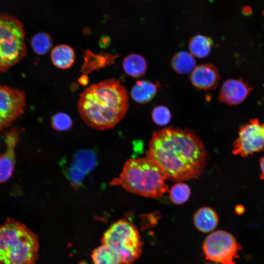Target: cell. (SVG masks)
Wrapping results in <instances>:
<instances>
[{
  "mask_svg": "<svg viewBox=\"0 0 264 264\" xmlns=\"http://www.w3.org/2000/svg\"><path fill=\"white\" fill-rule=\"evenodd\" d=\"M146 156L159 167L167 179L176 182L198 178L208 160L205 146L197 134L172 127L153 132Z\"/></svg>",
  "mask_w": 264,
  "mask_h": 264,
  "instance_id": "6da1fadb",
  "label": "cell"
},
{
  "mask_svg": "<svg viewBox=\"0 0 264 264\" xmlns=\"http://www.w3.org/2000/svg\"><path fill=\"white\" fill-rule=\"evenodd\" d=\"M128 108V91L114 78L90 85L81 93L78 101V110L85 123L99 130L115 127Z\"/></svg>",
  "mask_w": 264,
  "mask_h": 264,
  "instance_id": "7a4b0ae2",
  "label": "cell"
},
{
  "mask_svg": "<svg viewBox=\"0 0 264 264\" xmlns=\"http://www.w3.org/2000/svg\"><path fill=\"white\" fill-rule=\"evenodd\" d=\"M165 176L147 156L127 160L119 176L110 183L142 197H161L169 191Z\"/></svg>",
  "mask_w": 264,
  "mask_h": 264,
  "instance_id": "3957f363",
  "label": "cell"
},
{
  "mask_svg": "<svg viewBox=\"0 0 264 264\" xmlns=\"http://www.w3.org/2000/svg\"><path fill=\"white\" fill-rule=\"evenodd\" d=\"M38 236L24 224L7 218L0 225V264H35Z\"/></svg>",
  "mask_w": 264,
  "mask_h": 264,
  "instance_id": "277c9868",
  "label": "cell"
},
{
  "mask_svg": "<svg viewBox=\"0 0 264 264\" xmlns=\"http://www.w3.org/2000/svg\"><path fill=\"white\" fill-rule=\"evenodd\" d=\"M101 242L115 253L120 264H132L142 252L143 242L137 228L125 219L111 224L104 233Z\"/></svg>",
  "mask_w": 264,
  "mask_h": 264,
  "instance_id": "5b68a950",
  "label": "cell"
},
{
  "mask_svg": "<svg viewBox=\"0 0 264 264\" xmlns=\"http://www.w3.org/2000/svg\"><path fill=\"white\" fill-rule=\"evenodd\" d=\"M22 22L7 14H0V72L7 71L27 53Z\"/></svg>",
  "mask_w": 264,
  "mask_h": 264,
  "instance_id": "8992f818",
  "label": "cell"
},
{
  "mask_svg": "<svg viewBox=\"0 0 264 264\" xmlns=\"http://www.w3.org/2000/svg\"><path fill=\"white\" fill-rule=\"evenodd\" d=\"M206 259L218 264H237L241 245L235 237L224 230H217L209 234L202 244Z\"/></svg>",
  "mask_w": 264,
  "mask_h": 264,
  "instance_id": "52a82bcc",
  "label": "cell"
},
{
  "mask_svg": "<svg viewBox=\"0 0 264 264\" xmlns=\"http://www.w3.org/2000/svg\"><path fill=\"white\" fill-rule=\"evenodd\" d=\"M261 152H264V122L251 119L240 128L232 153L244 157Z\"/></svg>",
  "mask_w": 264,
  "mask_h": 264,
  "instance_id": "ba28073f",
  "label": "cell"
},
{
  "mask_svg": "<svg viewBox=\"0 0 264 264\" xmlns=\"http://www.w3.org/2000/svg\"><path fill=\"white\" fill-rule=\"evenodd\" d=\"M25 105L23 91L0 85V132L11 126L23 114Z\"/></svg>",
  "mask_w": 264,
  "mask_h": 264,
  "instance_id": "9c48e42d",
  "label": "cell"
},
{
  "mask_svg": "<svg viewBox=\"0 0 264 264\" xmlns=\"http://www.w3.org/2000/svg\"><path fill=\"white\" fill-rule=\"evenodd\" d=\"M252 90L249 85L241 79H229L225 81L220 89L218 99L230 106L242 102Z\"/></svg>",
  "mask_w": 264,
  "mask_h": 264,
  "instance_id": "30bf717a",
  "label": "cell"
},
{
  "mask_svg": "<svg viewBox=\"0 0 264 264\" xmlns=\"http://www.w3.org/2000/svg\"><path fill=\"white\" fill-rule=\"evenodd\" d=\"M6 151L0 156V183L6 182L12 176L15 164V148L19 140V134L15 129L5 133Z\"/></svg>",
  "mask_w": 264,
  "mask_h": 264,
  "instance_id": "8fae6325",
  "label": "cell"
},
{
  "mask_svg": "<svg viewBox=\"0 0 264 264\" xmlns=\"http://www.w3.org/2000/svg\"><path fill=\"white\" fill-rule=\"evenodd\" d=\"M218 68L210 63L196 66L190 74V81L198 89L209 90L215 89L219 82Z\"/></svg>",
  "mask_w": 264,
  "mask_h": 264,
  "instance_id": "7c38bea8",
  "label": "cell"
},
{
  "mask_svg": "<svg viewBox=\"0 0 264 264\" xmlns=\"http://www.w3.org/2000/svg\"><path fill=\"white\" fill-rule=\"evenodd\" d=\"M159 84L146 80L137 81L132 87L131 96L136 103L146 104L154 99L158 91Z\"/></svg>",
  "mask_w": 264,
  "mask_h": 264,
  "instance_id": "4fadbf2b",
  "label": "cell"
},
{
  "mask_svg": "<svg viewBox=\"0 0 264 264\" xmlns=\"http://www.w3.org/2000/svg\"><path fill=\"white\" fill-rule=\"evenodd\" d=\"M194 223L196 228L202 233H209L217 226L219 218L215 211L209 207L199 208L195 213Z\"/></svg>",
  "mask_w": 264,
  "mask_h": 264,
  "instance_id": "5bb4252c",
  "label": "cell"
},
{
  "mask_svg": "<svg viewBox=\"0 0 264 264\" xmlns=\"http://www.w3.org/2000/svg\"><path fill=\"white\" fill-rule=\"evenodd\" d=\"M117 57L115 55L104 52L96 54L87 50L84 56V62L81 71L84 74H88L94 70L111 65Z\"/></svg>",
  "mask_w": 264,
  "mask_h": 264,
  "instance_id": "9a60e30c",
  "label": "cell"
},
{
  "mask_svg": "<svg viewBox=\"0 0 264 264\" xmlns=\"http://www.w3.org/2000/svg\"><path fill=\"white\" fill-rule=\"evenodd\" d=\"M50 58L53 65L60 69L70 68L74 64L75 55L73 49L67 44H59L51 50Z\"/></svg>",
  "mask_w": 264,
  "mask_h": 264,
  "instance_id": "2e32d148",
  "label": "cell"
},
{
  "mask_svg": "<svg viewBox=\"0 0 264 264\" xmlns=\"http://www.w3.org/2000/svg\"><path fill=\"white\" fill-rule=\"evenodd\" d=\"M122 66L125 72L134 78L142 76L147 70L145 59L137 54H131L126 57L123 61Z\"/></svg>",
  "mask_w": 264,
  "mask_h": 264,
  "instance_id": "e0dca14e",
  "label": "cell"
},
{
  "mask_svg": "<svg viewBox=\"0 0 264 264\" xmlns=\"http://www.w3.org/2000/svg\"><path fill=\"white\" fill-rule=\"evenodd\" d=\"M171 64L173 69L181 74L191 73L197 66L194 57L185 51L176 53L171 60Z\"/></svg>",
  "mask_w": 264,
  "mask_h": 264,
  "instance_id": "ac0fdd59",
  "label": "cell"
},
{
  "mask_svg": "<svg viewBox=\"0 0 264 264\" xmlns=\"http://www.w3.org/2000/svg\"><path fill=\"white\" fill-rule=\"evenodd\" d=\"M213 45V40L211 38L197 35L190 39L188 46L190 53L194 57L203 58L209 55Z\"/></svg>",
  "mask_w": 264,
  "mask_h": 264,
  "instance_id": "d6986e66",
  "label": "cell"
},
{
  "mask_svg": "<svg viewBox=\"0 0 264 264\" xmlns=\"http://www.w3.org/2000/svg\"><path fill=\"white\" fill-rule=\"evenodd\" d=\"M91 258L93 264H120L115 253L104 244L93 250Z\"/></svg>",
  "mask_w": 264,
  "mask_h": 264,
  "instance_id": "ffe728a7",
  "label": "cell"
},
{
  "mask_svg": "<svg viewBox=\"0 0 264 264\" xmlns=\"http://www.w3.org/2000/svg\"><path fill=\"white\" fill-rule=\"evenodd\" d=\"M96 154L91 150H84L77 152L73 156V163L86 174L90 172L96 164Z\"/></svg>",
  "mask_w": 264,
  "mask_h": 264,
  "instance_id": "44dd1931",
  "label": "cell"
},
{
  "mask_svg": "<svg viewBox=\"0 0 264 264\" xmlns=\"http://www.w3.org/2000/svg\"><path fill=\"white\" fill-rule=\"evenodd\" d=\"M30 44L34 53L39 55L47 54L53 45L50 36L44 32L35 34L31 39Z\"/></svg>",
  "mask_w": 264,
  "mask_h": 264,
  "instance_id": "7402d4cb",
  "label": "cell"
},
{
  "mask_svg": "<svg viewBox=\"0 0 264 264\" xmlns=\"http://www.w3.org/2000/svg\"><path fill=\"white\" fill-rule=\"evenodd\" d=\"M191 195V189L186 183L178 182L173 185L169 190L171 201L176 205H181L186 202Z\"/></svg>",
  "mask_w": 264,
  "mask_h": 264,
  "instance_id": "603a6c76",
  "label": "cell"
},
{
  "mask_svg": "<svg viewBox=\"0 0 264 264\" xmlns=\"http://www.w3.org/2000/svg\"><path fill=\"white\" fill-rule=\"evenodd\" d=\"M51 124L52 128L56 131H66L71 128L72 121L67 114L59 112L52 116Z\"/></svg>",
  "mask_w": 264,
  "mask_h": 264,
  "instance_id": "cb8c5ba5",
  "label": "cell"
},
{
  "mask_svg": "<svg viewBox=\"0 0 264 264\" xmlns=\"http://www.w3.org/2000/svg\"><path fill=\"white\" fill-rule=\"evenodd\" d=\"M152 118L155 124L164 126L170 122L171 113L167 107L163 105L158 106L153 110Z\"/></svg>",
  "mask_w": 264,
  "mask_h": 264,
  "instance_id": "d4e9b609",
  "label": "cell"
},
{
  "mask_svg": "<svg viewBox=\"0 0 264 264\" xmlns=\"http://www.w3.org/2000/svg\"><path fill=\"white\" fill-rule=\"evenodd\" d=\"M87 174L72 163L68 170V177L72 187L78 189Z\"/></svg>",
  "mask_w": 264,
  "mask_h": 264,
  "instance_id": "484cf974",
  "label": "cell"
},
{
  "mask_svg": "<svg viewBox=\"0 0 264 264\" xmlns=\"http://www.w3.org/2000/svg\"><path fill=\"white\" fill-rule=\"evenodd\" d=\"M260 166L261 170L260 178L264 180V156L260 159Z\"/></svg>",
  "mask_w": 264,
  "mask_h": 264,
  "instance_id": "4316f807",
  "label": "cell"
},
{
  "mask_svg": "<svg viewBox=\"0 0 264 264\" xmlns=\"http://www.w3.org/2000/svg\"><path fill=\"white\" fill-rule=\"evenodd\" d=\"M110 40L108 37H102L100 41V45L103 47L107 46L109 44Z\"/></svg>",
  "mask_w": 264,
  "mask_h": 264,
  "instance_id": "83f0119b",
  "label": "cell"
},
{
  "mask_svg": "<svg viewBox=\"0 0 264 264\" xmlns=\"http://www.w3.org/2000/svg\"><path fill=\"white\" fill-rule=\"evenodd\" d=\"M78 81L82 85L86 86L88 83V77L85 74H84L79 78Z\"/></svg>",
  "mask_w": 264,
  "mask_h": 264,
  "instance_id": "f1b7e54d",
  "label": "cell"
},
{
  "mask_svg": "<svg viewBox=\"0 0 264 264\" xmlns=\"http://www.w3.org/2000/svg\"><path fill=\"white\" fill-rule=\"evenodd\" d=\"M235 210L237 214L241 215L244 213V207L242 205H238L236 206Z\"/></svg>",
  "mask_w": 264,
  "mask_h": 264,
  "instance_id": "f546056e",
  "label": "cell"
}]
</instances>
